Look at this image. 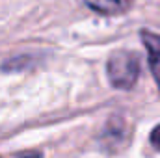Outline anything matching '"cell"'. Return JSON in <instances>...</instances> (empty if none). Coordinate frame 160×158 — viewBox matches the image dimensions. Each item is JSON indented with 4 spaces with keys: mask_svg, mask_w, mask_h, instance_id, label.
Segmentation results:
<instances>
[{
    "mask_svg": "<svg viewBox=\"0 0 160 158\" xmlns=\"http://www.w3.org/2000/svg\"><path fill=\"white\" fill-rule=\"evenodd\" d=\"M138 58L132 52L119 50L114 52L108 60V78L112 82V86L119 87V89H130L136 80H138Z\"/></svg>",
    "mask_w": 160,
    "mask_h": 158,
    "instance_id": "cell-1",
    "label": "cell"
},
{
    "mask_svg": "<svg viewBox=\"0 0 160 158\" xmlns=\"http://www.w3.org/2000/svg\"><path fill=\"white\" fill-rule=\"evenodd\" d=\"M142 41L147 48V58H149V67H151V73L158 84L160 89V36L149 32V30H143L142 32Z\"/></svg>",
    "mask_w": 160,
    "mask_h": 158,
    "instance_id": "cell-2",
    "label": "cell"
},
{
    "mask_svg": "<svg viewBox=\"0 0 160 158\" xmlns=\"http://www.w3.org/2000/svg\"><path fill=\"white\" fill-rule=\"evenodd\" d=\"M88 7L102 15H116L128 7L130 0H86Z\"/></svg>",
    "mask_w": 160,
    "mask_h": 158,
    "instance_id": "cell-3",
    "label": "cell"
},
{
    "mask_svg": "<svg viewBox=\"0 0 160 158\" xmlns=\"http://www.w3.org/2000/svg\"><path fill=\"white\" fill-rule=\"evenodd\" d=\"M151 141H153V145L160 151V125L153 130V134H151Z\"/></svg>",
    "mask_w": 160,
    "mask_h": 158,
    "instance_id": "cell-4",
    "label": "cell"
},
{
    "mask_svg": "<svg viewBox=\"0 0 160 158\" xmlns=\"http://www.w3.org/2000/svg\"><path fill=\"white\" fill-rule=\"evenodd\" d=\"M22 158H41L39 155H28V156H22Z\"/></svg>",
    "mask_w": 160,
    "mask_h": 158,
    "instance_id": "cell-5",
    "label": "cell"
}]
</instances>
